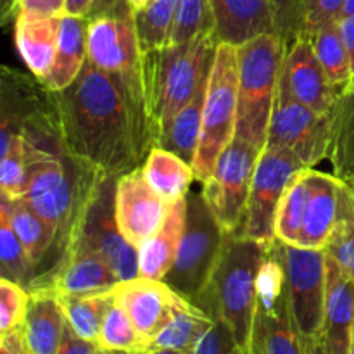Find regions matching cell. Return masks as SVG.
<instances>
[{
	"label": "cell",
	"mask_w": 354,
	"mask_h": 354,
	"mask_svg": "<svg viewBox=\"0 0 354 354\" xmlns=\"http://www.w3.org/2000/svg\"><path fill=\"white\" fill-rule=\"evenodd\" d=\"M216 47V33L207 31L183 44H169L142 54V83L154 147L169 121L207 82Z\"/></svg>",
	"instance_id": "2"
},
{
	"label": "cell",
	"mask_w": 354,
	"mask_h": 354,
	"mask_svg": "<svg viewBox=\"0 0 354 354\" xmlns=\"http://www.w3.org/2000/svg\"><path fill=\"white\" fill-rule=\"evenodd\" d=\"M273 242L266 248L258 275L252 344L263 354H306V344L290 310L286 273Z\"/></svg>",
	"instance_id": "10"
},
{
	"label": "cell",
	"mask_w": 354,
	"mask_h": 354,
	"mask_svg": "<svg viewBox=\"0 0 354 354\" xmlns=\"http://www.w3.org/2000/svg\"><path fill=\"white\" fill-rule=\"evenodd\" d=\"M306 169L294 176L280 201L279 211H277L275 239L283 244L299 245L304 213H306L308 197H310Z\"/></svg>",
	"instance_id": "35"
},
{
	"label": "cell",
	"mask_w": 354,
	"mask_h": 354,
	"mask_svg": "<svg viewBox=\"0 0 354 354\" xmlns=\"http://www.w3.org/2000/svg\"><path fill=\"white\" fill-rule=\"evenodd\" d=\"M61 17L19 10L14 19L17 52L37 80L44 78L52 68L61 33Z\"/></svg>",
	"instance_id": "23"
},
{
	"label": "cell",
	"mask_w": 354,
	"mask_h": 354,
	"mask_svg": "<svg viewBox=\"0 0 354 354\" xmlns=\"http://www.w3.org/2000/svg\"><path fill=\"white\" fill-rule=\"evenodd\" d=\"M169 204L152 189L142 168L124 173L116 183V220L121 234L135 248H140L161 228Z\"/></svg>",
	"instance_id": "16"
},
{
	"label": "cell",
	"mask_w": 354,
	"mask_h": 354,
	"mask_svg": "<svg viewBox=\"0 0 354 354\" xmlns=\"http://www.w3.org/2000/svg\"><path fill=\"white\" fill-rule=\"evenodd\" d=\"M344 16H354V0H346Z\"/></svg>",
	"instance_id": "52"
},
{
	"label": "cell",
	"mask_w": 354,
	"mask_h": 354,
	"mask_svg": "<svg viewBox=\"0 0 354 354\" xmlns=\"http://www.w3.org/2000/svg\"><path fill=\"white\" fill-rule=\"evenodd\" d=\"M128 2H130V6L133 7V10H140L144 9V7H147L152 0H128Z\"/></svg>",
	"instance_id": "51"
},
{
	"label": "cell",
	"mask_w": 354,
	"mask_h": 354,
	"mask_svg": "<svg viewBox=\"0 0 354 354\" xmlns=\"http://www.w3.org/2000/svg\"><path fill=\"white\" fill-rule=\"evenodd\" d=\"M66 0H19L17 2V12L41 14V16H64Z\"/></svg>",
	"instance_id": "45"
},
{
	"label": "cell",
	"mask_w": 354,
	"mask_h": 354,
	"mask_svg": "<svg viewBox=\"0 0 354 354\" xmlns=\"http://www.w3.org/2000/svg\"><path fill=\"white\" fill-rule=\"evenodd\" d=\"M0 354H30L23 328H16L7 334H0Z\"/></svg>",
	"instance_id": "46"
},
{
	"label": "cell",
	"mask_w": 354,
	"mask_h": 354,
	"mask_svg": "<svg viewBox=\"0 0 354 354\" xmlns=\"http://www.w3.org/2000/svg\"><path fill=\"white\" fill-rule=\"evenodd\" d=\"M57 354H100V349L95 342L85 341L80 335H76L75 330L66 322L64 335H62L61 348H59Z\"/></svg>",
	"instance_id": "44"
},
{
	"label": "cell",
	"mask_w": 354,
	"mask_h": 354,
	"mask_svg": "<svg viewBox=\"0 0 354 354\" xmlns=\"http://www.w3.org/2000/svg\"><path fill=\"white\" fill-rule=\"evenodd\" d=\"M17 2L19 0H0V23L6 26L7 23L16 19Z\"/></svg>",
	"instance_id": "49"
},
{
	"label": "cell",
	"mask_w": 354,
	"mask_h": 354,
	"mask_svg": "<svg viewBox=\"0 0 354 354\" xmlns=\"http://www.w3.org/2000/svg\"><path fill=\"white\" fill-rule=\"evenodd\" d=\"M0 266H2V279L12 280L28 289L35 265L31 263L23 242L14 232L9 216L2 209H0Z\"/></svg>",
	"instance_id": "38"
},
{
	"label": "cell",
	"mask_w": 354,
	"mask_h": 354,
	"mask_svg": "<svg viewBox=\"0 0 354 354\" xmlns=\"http://www.w3.org/2000/svg\"><path fill=\"white\" fill-rule=\"evenodd\" d=\"M0 209L9 216L14 232L23 242L31 263L37 266L57 242V228L48 223L47 220H44L38 213H35L23 199L10 201L2 197Z\"/></svg>",
	"instance_id": "30"
},
{
	"label": "cell",
	"mask_w": 354,
	"mask_h": 354,
	"mask_svg": "<svg viewBox=\"0 0 354 354\" xmlns=\"http://www.w3.org/2000/svg\"><path fill=\"white\" fill-rule=\"evenodd\" d=\"M287 44L280 35H261L239 45V99L235 137L259 151L266 147Z\"/></svg>",
	"instance_id": "4"
},
{
	"label": "cell",
	"mask_w": 354,
	"mask_h": 354,
	"mask_svg": "<svg viewBox=\"0 0 354 354\" xmlns=\"http://www.w3.org/2000/svg\"><path fill=\"white\" fill-rule=\"evenodd\" d=\"M21 137L47 156L66 154L48 90L17 69L2 66L0 73V151Z\"/></svg>",
	"instance_id": "6"
},
{
	"label": "cell",
	"mask_w": 354,
	"mask_h": 354,
	"mask_svg": "<svg viewBox=\"0 0 354 354\" xmlns=\"http://www.w3.org/2000/svg\"><path fill=\"white\" fill-rule=\"evenodd\" d=\"M140 168L149 185L169 206L185 199L190 192V185L196 180L192 165L162 147H152Z\"/></svg>",
	"instance_id": "27"
},
{
	"label": "cell",
	"mask_w": 354,
	"mask_h": 354,
	"mask_svg": "<svg viewBox=\"0 0 354 354\" xmlns=\"http://www.w3.org/2000/svg\"><path fill=\"white\" fill-rule=\"evenodd\" d=\"M283 266L290 310L304 341L322 335L327 294L325 251L273 242Z\"/></svg>",
	"instance_id": "14"
},
{
	"label": "cell",
	"mask_w": 354,
	"mask_h": 354,
	"mask_svg": "<svg viewBox=\"0 0 354 354\" xmlns=\"http://www.w3.org/2000/svg\"><path fill=\"white\" fill-rule=\"evenodd\" d=\"M306 175L310 197L297 248L325 251L339 220L342 182L337 176L327 175L315 168H308Z\"/></svg>",
	"instance_id": "22"
},
{
	"label": "cell",
	"mask_w": 354,
	"mask_h": 354,
	"mask_svg": "<svg viewBox=\"0 0 354 354\" xmlns=\"http://www.w3.org/2000/svg\"><path fill=\"white\" fill-rule=\"evenodd\" d=\"M187 197L173 204L161 228L138 248V275L162 280L171 270L185 230Z\"/></svg>",
	"instance_id": "26"
},
{
	"label": "cell",
	"mask_w": 354,
	"mask_h": 354,
	"mask_svg": "<svg viewBox=\"0 0 354 354\" xmlns=\"http://www.w3.org/2000/svg\"><path fill=\"white\" fill-rule=\"evenodd\" d=\"M304 344H306V354H330L322 335H318L317 339H311V341H304Z\"/></svg>",
	"instance_id": "50"
},
{
	"label": "cell",
	"mask_w": 354,
	"mask_h": 354,
	"mask_svg": "<svg viewBox=\"0 0 354 354\" xmlns=\"http://www.w3.org/2000/svg\"><path fill=\"white\" fill-rule=\"evenodd\" d=\"M339 30H341L342 40H344L346 48H348L349 61H351V69L354 76V16H344L339 23Z\"/></svg>",
	"instance_id": "47"
},
{
	"label": "cell",
	"mask_w": 354,
	"mask_h": 354,
	"mask_svg": "<svg viewBox=\"0 0 354 354\" xmlns=\"http://www.w3.org/2000/svg\"><path fill=\"white\" fill-rule=\"evenodd\" d=\"M114 301L127 311L135 328L149 342V351L156 335L169 322L178 294L165 280L135 277L121 280L111 289Z\"/></svg>",
	"instance_id": "19"
},
{
	"label": "cell",
	"mask_w": 354,
	"mask_h": 354,
	"mask_svg": "<svg viewBox=\"0 0 354 354\" xmlns=\"http://www.w3.org/2000/svg\"><path fill=\"white\" fill-rule=\"evenodd\" d=\"M144 354H147V353H144Z\"/></svg>",
	"instance_id": "57"
},
{
	"label": "cell",
	"mask_w": 354,
	"mask_h": 354,
	"mask_svg": "<svg viewBox=\"0 0 354 354\" xmlns=\"http://www.w3.org/2000/svg\"><path fill=\"white\" fill-rule=\"evenodd\" d=\"M346 0H303V35L341 23Z\"/></svg>",
	"instance_id": "41"
},
{
	"label": "cell",
	"mask_w": 354,
	"mask_h": 354,
	"mask_svg": "<svg viewBox=\"0 0 354 354\" xmlns=\"http://www.w3.org/2000/svg\"><path fill=\"white\" fill-rule=\"evenodd\" d=\"M88 61L111 75L142 71L135 10L128 0H97L88 14Z\"/></svg>",
	"instance_id": "11"
},
{
	"label": "cell",
	"mask_w": 354,
	"mask_h": 354,
	"mask_svg": "<svg viewBox=\"0 0 354 354\" xmlns=\"http://www.w3.org/2000/svg\"><path fill=\"white\" fill-rule=\"evenodd\" d=\"M178 0H152L147 7L135 10L138 44L142 54L171 44Z\"/></svg>",
	"instance_id": "33"
},
{
	"label": "cell",
	"mask_w": 354,
	"mask_h": 354,
	"mask_svg": "<svg viewBox=\"0 0 354 354\" xmlns=\"http://www.w3.org/2000/svg\"><path fill=\"white\" fill-rule=\"evenodd\" d=\"M120 176L93 175L85 187L66 244H82L99 252L120 280L138 277V249L121 234L116 220V183ZM62 248V251H64Z\"/></svg>",
	"instance_id": "5"
},
{
	"label": "cell",
	"mask_w": 354,
	"mask_h": 354,
	"mask_svg": "<svg viewBox=\"0 0 354 354\" xmlns=\"http://www.w3.org/2000/svg\"><path fill=\"white\" fill-rule=\"evenodd\" d=\"M332 175L354 190V76L341 90L332 111V140L328 151Z\"/></svg>",
	"instance_id": "28"
},
{
	"label": "cell",
	"mask_w": 354,
	"mask_h": 354,
	"mask_svg": "<svg viewBox=\"0 0 354 354\" xmlns=\"http://www.w3.org/2000/svg\"><path fill=\"white\" fill-rule=\"evenodd\" d=\"M275 14L279 35L287 45L303 35V0H268Z\"/></svg>",
	"instance_id": "42"
},
{
	"label": "cell",
	"mask_w": 354,
	"mask_h": 354,
	"mask_svg": "<svg viewBox=\"0 0 354 354\" xmlns=\"http://www.w3.org/2000/svg\"><path fill=\"white\" fill-rule=\"evenodd\" d=\"M263 151L235 137L218 158L213 175L203 183V196L225 234L241 232L252 176Z\"/></svg>",
	"instance_id": "13"
},
{
	"label": "cell",
	"mask_w": 354,
	"mask_h": 354,
	"mask_svg": "<svg viewBox=\"0 0 354 354\" xmlns=\"http://www.w3.org/2000/svg\"><path fill=\"white\" fill-rule=\"evenodd\" d=\"M147 354H185V353H178V351H169V349H152Z\"/></svg>",
	"instance_id": "53"
},
{
	"label": "cell",
	"mask_w": 354,
	"mask_h": 354,
	"mask_svg": "<svg viewBox=\"0 0 354 354\" xmlns=\"http://www.w3.org/2000/svg\"><path fill=\"white\" fill-rule=\"evenodd\" d=\"M118 282L121 280L99 252L82 244H68L50 275L44 280H33L28 290L47 289L55 294L85 296L106 292Z\"/></svg>",
	"instance_id": "17"
},
{
	"label": "cell",
	"mask_w": 354,
	"mask_h": 354,
	"mask_svg": "<svg viewBox=\"0 0 354 354\" xmlns=\"http://www.w3.org/2000/svg\"><path fill=\"white\" fill-rule=\"evenodd\" d=\"M209 80V78H207ZM207 82L201 86L192 100L169 121L168 128L165 130L162 137L159 138L156 147L168 149L175 152L189 165H194L197 147H199L201 130H203V107L206 99Z\"/></svg>",
	"instance_id": "31"
},
{
	"label": "cell",
	"mask_w": 354,
	"mask_h": 354,
	"mask_svg": "<svg viewBox=\"0 0 354 354\" xmlns=\"http://www.w3.org/2000/svg\"><path fill=\"white\" fill-rule=\"evenodd\" d=\"M218 44L239 47L261 35H279L268 0H209Z\"/></svg>",
	"instance_id": "20"
},
{
	"label": "cell",
	"mask_w": 354,
	"mask_h": 354,
	"mask_svg": "<svg viewBox=\"0 0 354 354\" xmlns=\"http://www.w3.org/2000/svg\"><path fill=\"white\" fill-rule=\"evenodd\" d=\"M100 354H113V353H104V351H100Z\"/></svg>",
	"instance_id": "56"
},
{
	"label": "cell",
	"mask_w": 354,
	"mask_h": 354,
	"mask_svg": "<svg viewBox=\"0 0 354 354\" xmlns=\"http://www.w3.org/2000/svg\"><path fill=\"white\" fill-rule=\"evenodd\" d=\"M268 245L252 241L242 232L225 234L221 254L209 283L196 301L213 320L223 322L230 328L242 354L251 353L258 275Z\"/></svg>",
	"instance_id": "3"
},
{
	"label": "cell",
	"mask_w": 354,
	"mask_h": 354,
	"mask_svg": "<svg viewBox=\"0 0 354 354\" xmlns=\"http://www.w3.org/2000/svg\"><path fill=\"white\" fill-rule=\"evenodd\" d=\"M66 156L97 175L140 168L154 147L142 71L111 75L90 61L61 92H48Z\"/></svg>",
	"instance_id": "1"
},
{
	"label": "cell",
	"mask_w": 354,
	"mask_h": 354,
	"mask_svg": "<svg viewBox=\"0 0 354 354\" xmlns=\"http://www.w3.org/2000/svg\"><path fill=\"white\" fill-rule=\"evenodd\" d=\"M93 175L95 173L66 154L41 159L31 166L23 201L57 228L62 248L78 213L85 187Z\"/></svg>",
	"instance_id": "9"
},
{
	"label": "cell",
	"mask_w": 354,
	"mask_h": 354,
	"mask_svg": "<svg viewBox=\"0 0 354 354\" xmlns=\"http://www.w3.org/2000/svg\"><path fill=\"white\" fill-rule=\"evenodd\" d=\"M249 354H263V353H261V349L258 348V346L252 344V346H251V353H249Z\"/></svg>",
	"instance_id": "54"
},
{
	"label": "cell",
	"mask_w": 354,
	"mask_h": 354,
	"mask_svg": "<svg viewBox=\"0 0 354 354\" xmlns=\"http://www.w3.org/2000/svg\"><path fill=\"white\" fill-rule=\"evenodd\" d=\"M239 54L237 47L218 44L207 80L203 107V130L194 159V175L204 183L216 166L221 152L230 145L237 131L239 99Z\"/></svg>",
	"instance_id": "7"
},
{
	"label": "cell",
	"mask_w": 354,
	"mask_h": 354,
	"mask_svg": "<svg viewBox=\"0 0 354 354\" xmlns=\"http://www.w3.org/2000/svg\"><path fill=\"white\" fill-rule=\"evenodd\" d=\"M306 166L290 152L265 147L256 165L242 234L268 245L275 241L277 211L287 187Z\"/></svg>",
	"instance_id": "15"
},
{
	"label": "cell",
	"mask_w": 354,
	"mask_h": 354,
	"mask_svg": "<svg viewBox=\"0 0 354 354\" xmlns=\"http://www.w3.org/2000/svg\"><path fill=\"white\" fill-rule=\"evenodd\" d=\"M95 2L97 0H66L64 14H69V16L86 17L90 12H92Z\"/></svg>",
	"instance_id": "48"
},
{
	"label": "cell",
	"mask_w": 354,
	"mask_h": 354,
	"mask_svg": "<svg viewBox=\"0 0 354 354\" xmlns=\"http://www.w3.org/2000/svg\"><path fill=\"white\" fill-rule=\"evenodd\" d=\"M55 296L64 311L66 322L75 330V334L97 344L104 317L114 301L111 290L85 294V296H71V294H55Z\"/></svg>",
	"instance_id": "32"
},
{
	"label": "cell",
	"mask_w": 354,
	"mask_h": 354,
	"mask_svg": "<svg viewBox=\"0 0 354 354\" xmlns=\"http://www.w3.org/2000/svg\"><path fill=\"white\" fill-rule=\"evenodd\" d=\"M88 17L64 14L61 17L57 52L47 75L38 82L48 92H61L71 85L88 61Z\"/></svg>",
	"instance_id": "24"
},
{
	"label": "cell",
	"mask_w": 354,
	"mask_h": 354,
	"mask_svg": "<svg viewBox=\"0 0 354 354\" xmlns=\"http://www.w3.org/2000/svg\"><path fill=\"white\" fill-rule=\"evenodd\" d=\"M114 299V297H113ZM97 346L100 351L113 354H144L149 353V342L135 328L127 311L113 301L104 317Z\"/></svg>",
	"instance_id": "36"
},
{
	"label": "cell",
	"mask_w": 354,
	"mask_h": 354,
	"mask_svg": "<svg viewBox=\"0 0 354 354\" xmlns=\"http://www.w3.org/2000/svg\"><path fill=\"white\" fill-rule=\"evenodd\" d=\"M332 140V114H320L299 102L280 80L268 128L266 147L296 156L306 168L328 159Z\"/></svg>",
	"instance_id": "12"
},
{
	"label": "cell",
	"mask_w": 354,
	"mask_h": 354,
	"mask_svg": "<svg viewBox=\"0 0 354 354\" xmlns=\"http://www.w3.org/2000/svg\"><path fill=\"white\" fill-rule=\"evenodd\" d=\"M207 31H214L209 0H178L171 44H183Z\"/></svg>",
	"instance_id": "39"
},
{
	"label": "cell",
	"mask_w": 354,
	"mask_h": 354,
	"mask_svg": "<svg viewBox=\"0 0 354 354\" xmlns=\"http://www.w3.org/2000/svg\"><path fill=\"white\" fill-rule=\"evenodd\" d=\"M213 322L214 320L206 311L178 294L171 318L154 337L151 351L152 349H169V351L190 354L199 339L213 325Z\"/></svg>",
	"instance_id": "29"
},
{
	"label": "cell",
	"mask_w": 354,
	"mask_h": 354,
	"mask_svg": "<svg viewBox=\"0 0 354 354\" xmlns=\"http://www.w3.org/2000/svg\"><path fill=\"white\" fill-rule=\"evenodd\" d=\"M66 317L57 296L47 289L30 290L23 334L30 354H57L64 335Z\"/></svg>",
	"instance_id": "25"
},
{
	"label": "cell",
	"mask_w": 354,
	"mask_h": 354,
	"mask_svg": "<svg viewBox=\"0 0 354 354\" xmlns=\"http://www.w3.org/2000/svg\"><path fill=\"white\" fill-rule=\"evenodd\" d=\"M280 80L299 102L320 114H332L341 90L328 80L310 38L301 35L287 45Z\"/></svg>",
	"instance_id": "18"
},
{
	"label": "cell",
	"mask_w": 354,
	"mask_h": 354,
	"mask_svg": "<svg viewBox=\"0 0 354 354\" xmlns=\"http://www.w3.org/2000/svg\"><path fill=\"white\" fill-rule=\"evenodd\" d=\"M349 354H354V335H353V344H351V351H349Z\"/></svg>",
	"instance_id": "55"
},
{
	"label": "cell",
	"mask_w": 354,
	"mask_h": 354,
	"mask_svg": "<svg viewBox=\"0 0 354 354\" xmlns=\"http://www.w3.org/2000/svg\"><path fill=\"white\" fill-rule=\"evenodd\" d=\"M225 232L201 192L187 196L185 230L178 254L165 280L176 294L196 301L204 292L223 248Z\"/></svg>",
	"instance_id": "8"
},
{
	"label": "cell",
	"mask_w": 354,
	"mask_h": 354,
	"mask_svg": "<svg viewBox=\"0 0 354 354\" xmlns=\"http://www.w3.org/2000/svg\"><path fill=\"white\" fill-rule=\"evenodd\" d=\"M30 290L12 280H0V334L16 330L26 317Z\"/></svg>",
	"instance_id": "40"
},
{
	"label": "cell",
	"mask_w": 354,
	"mask_h": 354,
	"mask_svg": "<svg viewBox=\"0 0 354 354\" xmlns=\"http://www.w3.org/2000/svg\"><path fill=\"white\" fill-rule=\"evenodd\" d=\"M327 294L322 337L330 354H349L354 335V280L325 252Z\"/></svg>",
	"instance_id": "21"
},
{
	"label": "cell",
	"mask_w": 354,
	"mask_h": 354,
	"mask_svg": "<svg viewBox=\"0 0 354 354\" xmlns=\"http://www.w3.org/2000/svg\"><path fill=\"white\" fill-rule=\"evenodd\" d=\"M190 354H242L232 335L230 328L220 320H214L206 334L199 339Z\"/></svg>",
	"instance_id": "43"
},
{
	"label": "cell",
	"mask_w": 354,
	"mask_h": 354,
	"mask_svg": "<svg viewBox=\"0 0 354 354\" xmlns=\"http://www.w3.org/2000/svg\"><path fill=\"white\" fill-rule=\"evenodd\" d=\"M304 37L310 38L311 47L320 64L324 66L332 85L337 86L339 90L348 86V83L353 80V69L348 48L339 30V23L325 26L317 33L304 35Z\"/></svg>",
	"instance_id": "34"
},
{
	"label": "cell",
	"mask_w": 354,
	"mask_h": 354,
	"mask_svg": "<svg viewBox=\"0 0 354 354\" xmlns=\"http://www.w3.org/2000/svg\"><path fill=\"white\" fill-rule=\"evenodd\" d=\"M325 252L354 280V190L344 182L341 185L339 220Z\"/></svg>",
	"instance_id": "37"
}]
</instances>
